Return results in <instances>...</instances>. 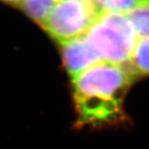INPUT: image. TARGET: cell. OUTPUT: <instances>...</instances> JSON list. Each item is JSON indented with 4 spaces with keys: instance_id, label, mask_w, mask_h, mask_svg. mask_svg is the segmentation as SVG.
Masks as SVG:
<instances>
[{
    "instance_id": "2",
    "label": "cell",
    "mask_w": 149,
    "mask_h": 149,
    "mask_svg": "<svg viewBox=\"0 0 149 149\" xmlns=\"http://www.w3.org/2000/svg\"><path fill=\"white\" fill-rule=\"evenodd\" d=\"M101 61L128 65L139 37L125 14L103 12L85 34Z\"/></svg>"
},
{
    "instance_id": "4",
    "label": "cell",
    "mask_w": 149,
    "mask_h": 149,
    "mask_svg": "<svg viewBox=\"0 0 149 149\" xmlns=\"http://www.w3.org/2000/svg\"><path fill=\"white\" fill-rule=\"evenodd\" d=\"M60 45L62 48L65 67L72 77L101 61L90 46L85 35Z\"/></svg>"
},
{
    "instance_id": "9",
    "label": "cell",
    "mask_w": 149,
    "mask_h": 149,
    "mask_svg": "<svg viewBox=\"0 0 149 149\" xmlns=\"http://www.w3.org/2000/svg\"><path fill=\"white\" fill-rule=\"evenodd\" d=\"M0 1L8 5L15 6L17 8H19V6L21 5L22 2V0H0Z\"/></svg>"
},
{
    "instance_id": "3",
    "label": "cell",
    "mask_w": 149,
    "mask_h": 149,
    "mask_svg": "<svg viewBox=\"0 0 149 149\" xmlns=\"http://www.w3.org/2000/svg\"><path fill=\"white\" fill-rule=\"evenodd\" d=\"M103 12L95 0H61L41 27L61 44L85 35Z\"/></svg>"
},
{
    "instance_id": "6",
    "label": "cell",
    "mask_w": 149,
    "mask_h": 149,
    "mask_svg": "<svg viewBox=\"0 0 149 149\" xmlns=\"http://www.w3.org/2000/svg\"><path fill=\"white\" fill-rule=\"evenodd\" d=\"M135 77L149 74V37H140L128 64Z\"/></svg>"
},
{
    "instance_id": "1",
    "label": "cell",
    "mask_w": 149,
    "mask_h": 149,
    "mask_svg": "<svg viewBox=\"0 0 149 149\" xmlns=\"http://www.w3.org/2000/svg\"><path fill=\"white\" fill-rule=\"evenodd\" d=\"M135 78L128 65L106 61L72 77L78 125L103 126L121 121L124 96Z\"/></svg>"
},
{
    "instance_id": "5",
    "label": "cell",
    "mask_w": 149,
    "mask_h": 149,
    "mask_svg": "<svg viewBox=\"0 0 149 149\" xmlns=\"http://www.w3.org/2000/svg\"><path fill=\"white\" fill-rule=\"evenodd\" d=\"M61 0H22L19 8L32 20L42 26Z\"/></svg>"
},
{
    "instance_id": "7",
    "label": "cell",
    "mask_w": 149,
    "mask_h": 149,
    "mask_svg": "<svg viewBox=\"0 0 149 149\" xmlns=\"http://www.w3.org/2000/svg\"><path fill=\"white\" fill-rule=\"evenodd\" d=\"M125 15L139 38L149 37V1Z\"/></svg>"
},
{
    "instance_id": "8",
    "label": "cell",
    "mask_w": 149,
    "mask_h": 149,
    "mask_svg": "<svg viewBox=\"0 0 149 149\" xmlns=\"http://www.w3.org/2000/svg\"><path fill=\"white\" fill-rule=\"evenodd\" d=\"M104 12L127 14L149 0H95Z\"/></svg>"
}]
</instances>
